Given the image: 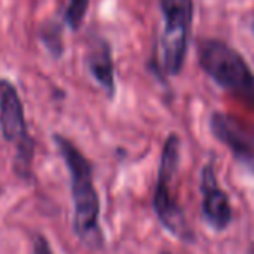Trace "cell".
<instances>
[{
    "instance_id": "7",
    "label": "cell",
    "mask_w": 254,
    "mask_h": 254,
    "mask_svg": "<svg viewBox=\"0 0 254 254\" xmlns=\"http://www.w3.org/2000/svg\"><path fill=\"white\" fill-rule=\"evenodd\" d=\"M0 131L5 141L14 146L30 138L23 101L16 85L7 78H0Z\"/></svg>"
},
{
    "instance_id": "4",
    "label": "cell",
    "mask_w": 254,
    "mask_h": 254,
    "mask_svg": "<svg viewBox=\"0 0 254 254\" xmlns=\"http://www.w3.org/2000/svg\"><path fill=\"white\" fill-rule=\"evenodd\" d=\"M164 14L162 60L164 70L169 75H178L187 60L193 21V0H160Z\"/></svg>"
},
{
    "instance_id": "3",
    "label": "cell",
    "mask_w": 254,
    "mask_h": 254,
    "mask_svg": "<svg viewBox=\"0 0 254 254\" xmlns=\"http://www.w3.org/2000/svg\"><path fill=\"white\" fill-rule=\"evenodd\" d=\"M198 63L219 87L254 106V73L232 46L216 39L202 40L198 44Z\"/></svg>"
},
{
    "instance_id": "5",
    "label": "cell",
    "mask_w": 254,
    "mask_h": 254,
    "mask_svg": "<svg viewBox=\"0 0 254 254\" xmlns=\"http://www.w3.org/2000/svg\"><path fill=\"white\" fill-rule=\"evenodd\" d=\"M211 132L221 141L239 162L254 171V127L226 113L216 112L211 117Z\"/></svg>"
},
{
    "instance_id": "10",
    "label": "cell",
    "mask_w": 254,
    "mask_h": 254,
    "mask_svg": "<svg viewBox=\"0 0 254 254\" xmlns=\"http://www.w3.org/2000/svg\"><path fill=\"white\" fill-rule=\"evenodd\" d=\"M44 42H46L47 49L51 51V53L54 54V56H60L61 51H63V47H61V39H60V30H54V32H49V30H46L42 35Z\"/></svg>"
},
{
    "instance_id": "1",
    "label": "cell",
    "mask_w": 254,
    "mask_h": 254,
    "mask_svg": "<svg viewBox=\"0 0 254 254\" xmlns=\"http://www.w3.org/2000/svg\"><path fill=\"white\" fill-rule=\"evenodd\" d=\"M54 143L70 174L73 230L84 246L99 249L103 246V233L99 228V195L94 187L92 166L87 157L64 136L56 134Z\"/></svg>"
},
{
    "instance_id": "11",
    "label": "cell",
    "mask_w": 254,
    "mask_h": 254,
    "mask_svg": "<svg viewBox=\"0 0 254 254\" xmlns=\"http://www.w3.org/2000/svg\"><path fill=\"white\" fill-rule=\"evenodd\" d=\"M33 254H54L49 246V240L44 235H37L33 242Z\"/></svg>"
},
{
    "instance_id": "8",
    "label": "cell",
    "mask_w": 254,
    "mask_h": 254,
    "mask_svg": "<svg viewBox=\"0 0 254 254\" xmlns=\"http://www.w3.org/2000/svg\"><path fill=\"white\" fill-rule=\"evenodd\" d=\"M85 64L96 80V84L106 92L110 99L115 96V66H113V58L110 44L103 39H98L87 51Z\"/></svg>"
},
{
    "instance_id": "2",
    "label": "cell",
    "mask_w": 254,
    "mask_h": 254,
    "mask_svg": "<svg viewBox=\"0 0 254 254\" xmlns=\"http://www.w3.org/2000/svg\"><path fill=\"white\" fill-rule=\"evenodd\" d=\"M180 146L178 134H169L160 153L159 173H157L155 191H153V211L159 223L176 239L191 240L193 233L190 230L185 212L178 200L176 174L180 169Z\"/></svg>"
},
{
    "instance_id": "12",
    "label": "cell",
    "mask_w": 254,
    "mask_h": 254,
    "mask_svg": "<svg viewBox=\"0 0 254 254\" xmlns=\"http://www.w3.org/2000/svg\"><path fill=\"white\" fill-rule=\"evenodd\" d=\"M162 254H171V253H162Z\"/></svg>"
},
{
    "instance_id": "6",
    "label": "cell",
    "mask_w": 254,
    "mask_h": 254,
    "mask_svg": "<svg viewBox=\"0 0 254 254\" xmlns=\"http://www.w3.org/2000/svg\"><path fill=\"white\" fill-rule=\"evenodd\" d=\"M200 191H202V212H204L205 221L216 232L226 230L233 218L232 204H230V198L226 195V191L219 187L212 162H209L202 169Z\"/></svg>"
},
{
    "instance_id": "9",
    "label": "cell",
    "mask_w": 254,
    "mask_h": 254,
    "mask_svg": "<svg viewBox=\"0 0 254 254\" xmlns=\"http://www.w3.org/2000/svg\"><path fill=\"white\" fill-rule=\"evenodd\" d=\"M89 9V0H68V7L64 12L68 26L71 30H78L84 21V16Z\"/></svg>"
},
{
    "instance_id": "13",
    "label": "cell",
    "mask_w": 254,
    "mask_h": 254,
    "mask_svg": "<svg viewBox=\"0 0 254 254\" xmlns=\"http://www.w3.org/2000/svg\"><path fill=\"white\" fill-rule=\"evenodd\" d=\"M0 193H2V188H0Z\"/></svg>"
}]
</instances>
